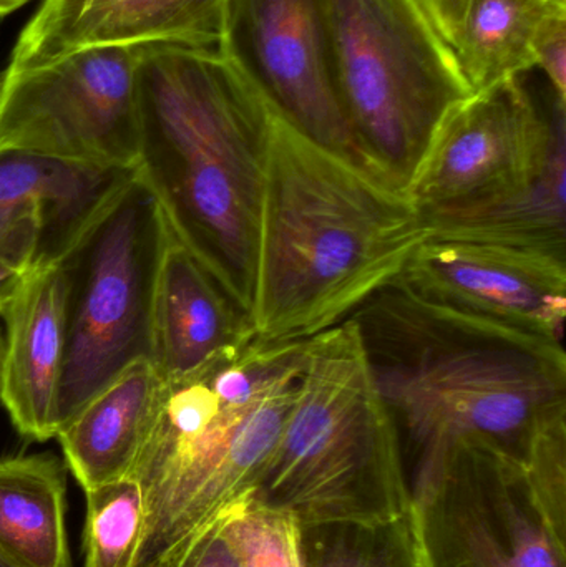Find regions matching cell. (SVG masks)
Segmentation results:
<instances>
[{
	"label": "cell",
	"mask_w": 566,
	"mask_h": 567,
	"mask_svg": "<svg viewBox=\"0 0 566 567\" xmlns=\"http://www.w3.org/2000/svg\"><path fill=\"white\" fill-rule=\"evenodd\" d=\"M339 103L369 168L408 188L445 116L472 96L419 0H322Z\"/></svg>",
	"instance_id": "cell-6"
},
{
	"label": "cell",
	"mask_w": 566,
	"mask_h": 567,
	"mask_svg": "<svg viewBox=\"0 0 566 567\" xmlns=\"http://www.w3.org/2000/svg\"><path fill=\"white\" fill-rule=\"evenodd\" d=\"M412 468L457 440L522 458L566 412L564 342L415 292L395 279L352 316Z\"/></svg>",
	"instance_id": "cell-2"
},
{
	"label": "cell",
	"mask_w": 566,
	"mask_h": 567,
	"mask_svg": "<svg viewBox=\"0 0 566 567\" xmlns=\"http://www.w3.org/2000/svg\"><path fill=\"white\" fill-rule=\"evenodd\" d=\"M0 567H20L12 561V559L7 558L3 553H0Z\"/></svg>",
	"instance_id": "cell-30"
},
{
	"label": "cell",
	"mask_w": 566,
	"mask_h": 567,
	"mask_svg": "<svg viewBox=\"0 0 566 567\" xmlns=\"http://www.w3.org/2000/svg\"><path fill=\"white\" fill-rule=\"evenodd\" d=\"M185 567H239L233 553L219 535L212 536Z\"/></svg>",
	"instance_id": "cell-27"
},
{
	"label": "cell",
	"mask_w": 566,
	"mask_h": 567,
	"mask_svg": "<svg viewBox=\"0 0 566 567\" xmlns=\"http://www.w3.org/2000/svg\"><path fill=\"white\" fill-rule=\"evenodd\" d=\"M399 279L429 299L564 342V255L431 238Z\"/></svg>",
	"instance_id": "cell-12"
},
{
	"label": "cell",
	"mask_w": 566,
	"mask_h": 567,
	"mask_svg": "<svg viewBox=\"0 0 566 567\" xmlns=\"http://www.w3.org/2000/svg\"><path fill=\"white\" fill-rule=\"evenodd\" d=\"M424 219L432 239L566 256V142L532 178L478 202L425 213Z\"/></svg>",
	"instance_id": "cell-18"
},
{
	"label": "cell",
	"mask_w": 566,
	"mask_h": 567,
	"mask_svg": "<svg viewBox=\"0 0 566 567\" xmlns=\"http://www.w3.org/2000/svg\"><path fill=\"white\" fill-rule=\"evenodd\" d=\"M29 275L30 272L0 261V317L9 309Z\"/></svg>",
	"instance_id": "cell-28"
},
{
	"label": "cell",
	"mask_w": 566,
	"mask_h": 567,
	"mask_svg": "<svg viewBox=\"0 0 566 567\" xmlns=\"http://www.w3.org/2000/svg\"><path fill=\"white\" fill-rule=\"evenodd\" d=\"M140 47H95L2 72L0 150L136 168Z\"/></svg>",
	"instance_id": "cell-9"
},
{
	"label": "cell",
	"mask_w": 566,
	"mask_h": 567,
	"mask_svg": "<svg viewBox=\"0 0 566 567\" xmlns=\"http://www.w3.org/2000/svg\"><path fill=\"white\" fill-rule=\"evenodd\" d=\"M0 85H2V73H0Z\"/></svg>",
	"instance_id": "cell-32"
},
{
	"label": "cell",
	"mask_w": 566,
	"mask_h": 567,
	"mask_svg": "<svg viewBox=\"0 0 566 567\" xmlns=\"http://www.w3.org/2000/svg\"><path fill=\"white\" fill-rule=\"evenodd\" d=\"M225 0H42L13 45L7 70L95 47L219 49Z\"/></svg>",
	"instance_id": "cell-14"
},
{
	"label": "cell",
	"mask_w": 566,
	"mask_h": 567,
	"mask_svg": "<svg viewBox=\"0 0 566 567\" xmlns=\"http://www.w3.org/2000/svg\"><path fill=\"white\" fill-rule=\"evenodd\" d=\"M534 60L535 69L566 96V3L542 20L534 39Z\"/></svg>",
	"instance_id": "cell-25"
},
{
	"label": "cell",
	"mask_w": 566,
	"mask_h": 567,
	"mask_svg": "<svg viewBox=\"0 0 566 567\" xmlns=\"http://www.w3.org/2000/svg\"><path fill=\"white\" fill-rule=\"evenodd\" d=\"M0 402L20 435L56 436V395L65 359L63 281L59 265L32 269L3 312Z\"/></svg>",
	"instance_id": "cell-15"
},
{
	"label": "cell",
	"mask_w": 566,
	"mask_h": 567,
	"mask_svg": "<svg viewBox=\"0 0 566 567\" xmlns=\"http://www.w3.org/2000/svg\"><path fill=\"white\" fill-rule=\"evenodd\" d=\"M135 173L0 150V261L27 272L59 265Z\"/></svg>",
	"instance_id": "cell-13"
},
{
	"label": "cell",
	"mask_w": 566,
	"mask_h": 567,
	"mask_svg": "<svg viewBox=\"0 0 566 567\" xmlns=\"http://www.w3.org/2000/svg\"><path fill=\"white\" fill-rule=\"evenodd\" d=\"M218 50L276 115L371 169L339 103L322 0H225Z\"/></svg>",
	"instance_id": "cell-11"
},
{
	"label": "cell",
	"mask_w": 566,
	"mask_h": 567,
	"mask_svg": "<svg viewBox=\"0 0 566 567\" xmlns=\"http://www.w3.org/2000/svg\"><path fill=\"white\" fill-rule=\"evenodd\" d=\"M566 0H469L454 55L474 93L535 69L542 20Z\"/></svg>",
	"instance_id": "cell-20"
},
{
	"label": "cell",
	"mask_w": 566,
	"mask_h": 567,
	"mask_svg": "<svg viewBox=\"0 0 566 567\" xmlns=\"http://www.w3.org/2000/svg\"><path fill=\"white\" fill-rule=\"evenodd\" d=\"M136 175L169 231L249 316L272 110L218 49L145 45Z\"/></svg>",
	"instance_id": "cell-3"
},
{
	"label": "cell",
	"mask_w": 566,
	"mask_h": 567,
	"mask_svg": "<svg viewBox=\"0 0 566 567\" xmlns=\"http://www.w3.org/2000/svg\"><path fill=\"white\" fill-rule=\"evenodd\" d=\"M566 142V96L538 69L474 93L435 132L405 192L422 215L497 195Z\"/></svg>",
	"instance_id": "cell-10"
},
{
	"label": "cell",
	"mask_w": 566,
	"mask_h": 567,
	"mask_svg": "<svg viewBox=\"0 0 566 567\" xmlns=\"http://www.w3.org/2000/svg\"><path fill=\"white\" fill-rule=\"evenodd\" d=\"M169 238L158 202L135 173L59 262L65 359L56 433L133 363L153 362L156 286Z\"/></svg>",
	"instance_id": "cell-7"
},
{
	"label": "cell",
	"mask_w": 566,
	"mask_h": 567,
	"mask_svg": "<svg viewBox=\"0 0 566 567\" xmlns=\"http://www.w3.org/2000/svg\"><path fill=\"white\" fill-rule=\"evenodd\" d=\"M428 239L404 188L272 112L249 306L259 340L311 339L351 319Z\"/></svg>",
	"instance_id": "cell-1"
},
{
	"label": "cell",
	"mask_w": 566,
	"mask_h": 567,
	"mask_svg": "<svg viewBox=\"0 0 566 567\" xmlns=\"http://www.w3.org/2000/svg\"><path fill=\"white\" fill-rule=\"evenodd\" d=\"M412 522L424 567H566L522 460L487 440H457L412 468Z\"/></svg>",
	"instance_id": "cell-8"
},
{
	"label": "cell",
	"mask_w": 566,
	"mask_h": 567,
	"mask_svg": "<svg viewBox=\"0 0 566 567\" xmlns=\"http://www.w3.org/2000/svg\"><path fill=\"white\" fill-rule=\"evenodd\" d=\"M218 535L239 567H305L301 525L289 513L251 502Z\"/></svg>",
	"instance_id": "cell-23"
},
{
	"label": "cell",
	"mask_w": 566,
	"mask_h": 567,
	"mask_svg": "<svg viewBox=\"0 0 566 567\" xmlns=\"http://www.w3.org/2000/svg\"><path fill=\"white\" fill-rule=\"evenodd\" d=\"M66 465L52 453L0 458V553L20 567H72Z\"/></svg>",
	"instance_id": "cell-19"
},
{
	"label": "cell",
	"mask_w": 566,
	"mask_h": 567,
	"mask_svg": "<svg viewBox=\"0 0 566 567\" xmlns=\"http://www.w3.org/2000/svg\"><path fill=\"white\" fill-rule=\"evenodd\" d=\"M29 2H32V0H0V19L17 12V10L22 9Z\"/></svg>",
	"instance_id": "cell-29"
},
{
	"label": "cell",
	"mask_w": 566,
	"mask_h": 567,
	"mask_svg": "<svg viewBox=\"0 0 566 567\" xmlns=\"http://www.w3.org/2000/svg\"><path fill=\"white\" fill-rule=\"evenodd\" d=\"M305 567H424L412 516L301 526Z\"/></svg>",
	"instance_id": "cell-21"
},
{
	"label": "cell",
	"mask_w": 566,
	"mask_h": 567,
	"mask_svg": "<svg viewBox=\"0 0 566 567\" xmlns=\"http://www.w3.org/2000/svg\"><path fill=\"white\" fill-rule=\"evenodd\" d=\"M2 352H3V337H2V332H0V363H2Z\"/></svg>",
	"instance_id": "cell-31"
},
{
	"label": "cell",
	"mask_w": 566,
	"mask_h": 567,
	"mask_svg": "<svg viewBox=\"0 0 566 567\" xmlns=\"http://www.w3.org/2000/svg\"><path fill=\"white\" fill-rule=\"evenodd\" d=\"M253 502L301 526L412 516L401 439L352 317L306 339L298 393Z\"/></svg>",
	"instance_id": "cell-5"
},
{
	"label": "cell",
	"mask_w": 566,
	"mask_h": 567,
	"mask_svg": "<svg viewBox=\"0 0 566 567\" xmlns=\"http://www.w3.org/2000/svg\"><path fill=\"white\" fill-rule=\"evenodd\" d=\"M162 390L153 363L140 360L56 433L66 468L83 492L130 476L155 425Z\"/></svg>",
	"instance_id": "cell-17"
},
{
	"label": "cell",
	"mask_w": 566,
	"mask_h": 567,
	"mask_svg": "<svg viewBox=\"0 0 566 567\" xmlns=\"http://www.w3.org/2000/svg\"><path fill=\"white\" fill-rule=\"evenodd\" d=\"M467 2L469 0H419L452 52L457 42L459 29H461Z\"/></svg>",
	"instance_id": "cell-26"
},
{
	"label": "cell",
	"mask_w": 566,
	"mask_h": 567,
	"mask_svg": "<svg viewBox=\"0 0 566 567\" xmlns=\"http://www.w3.org/2000/svg\"><path fill=\"white\" fill-rule=\"evenodd\" d=\"M521 460L538 506L566 538V412L535 432Z\"/></svg>",
	"instance_id": "cell-24"
},
{
	"label": "cell",
	"mask_w": 566,
	"mask_h": 567,
	"mask_svg": "<svg viewBox=\"0 0 566 567\" xmlns=\"http://www.w3.org/2000/svg\"><path fill=\"white\" fill-rule=\"evenodd\" d=\"M302 359L305 342L253 339L196 372L130 473L145 503L135 567H185L253 502Z\"/></svg>",
	"instance_id": "cell-4"
},
{
	"label": "cell",
	"mask_w": 566,
	"mask_h": 567,
	"mask_svg": "<svg viewBox=\"0 0 566 567\" xmlns=\"http://www.w3.org/2000/svg\"><path fill=\"white\" fill-rule=\"evenodd\" d=\"M255 337L245 309L172 233L153 322L152 363L162 380L185 375Z\"/></svg>",
	"instance_id": "cell-16"
},
{
	"label": "cell",
	"mask_w": 566,
	"mask_h": 567,
	"mask_svg": "<svg viewBox=\"0 0 566 567\" xmlns=\"http://www.w3.org/2000/svg\"><path fill=\"white\" fill-rule=\"evenodd\" d=\"M85 567H135L145 503L132 476L85 492Z\"/></svg>",
	"instance_id": "cell-22"
}]
</instances>
